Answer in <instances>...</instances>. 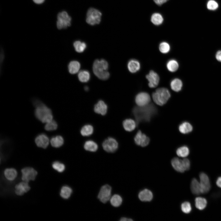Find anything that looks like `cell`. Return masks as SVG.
<instances>
[{"label": "cell", "instance_id": "1", "mask_svg": "<svg viewBox=\"0 0 221 221\" xmlns=\"http://www.w3.org/2000/svg\"><path fill=\"white\" fill-rule=\"evenodd\" d=\"M157 111L156 107L151 104L144 107H135L133 109L132 112L138 126L141 122L149 121Z\"/></svg>", "mask_w": 221, "mask_h": 221}, {"label": "cell", "instance_id": "2", "mask_svg": "<svg viewBox=\"0 0 221 221\" xmlns=\"http://www.w3.org/2000/svg\"><path fill=\"white\" fill-rule=\"evenodd\" d=\"M36 107L35 114L36 117L43 123H47L53 119L51 110L41 101L37 99L33 100Z\"/></svg>", "mask_w": 221, "mask_h": 221}, {"label": "cell", "instance_id": "3", "mask_svg": "<svg viewBox=\"0 0 221 221\" xmlns=\"http://www.w3.org/2000/svg\"><path fill=\"white\" fill-rule=\"evenodd\" d=\"M108 68V62L104 59L95 60L93 64V70L95 75L99 79L103 80L108 79L110 73L107 71Z\"/></svg>", "mask_w": 221, "mask_h": 221}, {"label": "cell", "instance_id": "4", "mask_svg": "<svg viewBox=\"0 0 221 221\" xmlns=\"http://www.w3.org/2000/svg\"><path fill=\"white\" fill-rule=\"evenodd\" d=\"M154 102L157 104L162 106L165 104L171 96L169 90L165 88H158L152 95Z\"/></svg>", "mask_w": 221, "mask_h": 221}, {"label": "cell", "instance_id": "5", "mask_svg": "<svg viewBox=\"0 0 221 221\" xmlns=\"http://www.w3.org/2000/svg\"><path fill=\"white\" fill-rule=\"evenodd\" d=\"M101 16L102 13L99 10L91 8L87 11L86 21L88 24L91 25L98 24L101 21Z\"/></svg>", "mask_w": 221, "mask_h": 221}, {"label": "cell", "instance_id": "6", "mask_svg": "<svg viewBox=\"0 0 221 221\" xmlns=\"http://www.w3.org/2000/svg\"><path fill=\"white\" fill-rule=\"evenodd\" d=\"M56 22L57 28L59 29H65L71 24V18L68 13L65 11L59 13L57 17Z\"/></svg>", "mask_w": 221, "mask_h": 221}, {"label": "cell", "instance_id": "7", "mask_svg": "<svg viewBox=\"0 0 221 221\" xmlns=\"http://www.w3.org/2000/svg\"><path fill=\"white\" fill-rule=\"evenodd\" d=\"M103 149L107 152L114 153L118 147V143L116 140L112 137H108L102 143Z\"/></svg>", "mask_w": 221, "mask_h": 221}, {"label": "cell", "instance_id": "8", "mask_svg": "<svg viewBox=\"0 0 221 221\" xmlns=\"http://www.w3.org/2000/svg\"><path fill=\"white\" fill-rule=\"evenodd\" d=\"M21 179L24 181L29 182L30 180H34L37 175V172L33 168L26 167L21 170Z\"/></svg>", "mask_w": 221, "mask_h": 221}, {"label": "cell", "instance_id": "9", "mask_svg": "<svg viewBox=\"0 0 221 221\" xmlns=\"http://www.w3.org/2000/svg\"><path fill=\"white\" fill-rule=\"evenodd\" d=\"M111 188L108 184L101 187L98 195V198L102 202L105 203L110 200L111 197Z\"/></svg>", "mask_w": 221, "mask_h": 221}, {"label": "cell", "instance_id": "10", "mask_svg": "<svg viewBox=\"0 0 221 221\" xmlns=\"http://www.w3.org/2000/svg\"><path fill=\"white\" fill-rule=\"evenodd\" d=\"M151 100L149 95L145 92L138 94L135 98L136 104L139 107H144L148 105Z\"/></svg>", "mask_w": 221, "mask_h": 221}, {"label": "cell", "instance_id": "11", "mask_svg": "<svg viewBox=\"0 0 221 221\" xmlns=\"http://www.w3.org/2000/svg\"><path fill=\"white\" fill-rule=\"evenodd\" d=\"M199 176L201 193H207L209 192L211 187L209 177L204 173H201Z\"/></svg>", "mask_w": 221, "mask_h": 221}, {"label": "cell", "instance_id": "12", "mask_svg": "<svg viewBox=\"0 0 221 221\" xmlns=\"http://www.w3.org/2000/svg\"><path fill=\"white\" fill-rule=\"evenodd\" d=\"M134 141L137 145L145 147L149 143L150 139L145 134L142 133L141 130H139L135 136Z\"/></svg>", "mask_w": 221, "mask_h": 221}, {"label": "cell", "instance_id": "13", "mask_svg": "<svg viewBox=\"0 0 221 221\" xmlns=\"http://www.w3.org/2000/svg\"><path fill=\"white\" fill-rule=\"evenodd\" d=\"M146 78L149 81L148 85L150 88L156 87L159 83L160 78L158 74L154 71H150Z\"/></svg>", "mask_w": 221, "mask_h": 221}, {"label": "cell", "instance_id": "14", "mask_svg": "<svg viewBox=\"0 0 221 221\" xmlns=\"http://www.w3.org/2000/svg\"><path fill=\"white\" fill-rule=\"evenodd\" d=\"M35 142L37 146L44 149L46 148L48 146L49 139L48 136L44 134L37 135L35 139Z\"/></svg>", "mask_w": 221, "mask_h": 221}, {"label": "cell", "instance_id": "15", "mask_svg": "<svg viewBox=\"0 0 221 221\" xmlns=\"http://www.w3.org/2000/svg\"><path fill=\"white\" fill-rule=\"evenodd\" d=\"M28 182L23 181L17 184L15 186V193L18 196H22L30 189Z\"/></svg>", "mask_w": 221, "mask_h": 221}, {"label": "cell", "instance_id": "16", "mask_svg": "<svg viewBox=\"0 0 221 221\" xmlns=\"http://www.w3.org/2000/svg\"><path fill=\"white\" fill-rule=\"evenodd\" d=\"M107 104L102 100H99L95 105L94 110L95 113L102 115H105L107 111Z\"/></svg>", "mask_w": 221, "mask_h": 221}, {"label": "cell", "instance_id": "17", "mask_svg": "<svg viewBox=\"0 0 221 221\" xmlns=\"http://www.w3.org/2000/svg\"><path fill=\"white\" fill-rule=\"evenodd\" d=\"M138 196L140 200L142 201H150L153 199V194L150 190L145 189L139 192Z\"/></svg>", "mask_w": 221, "mask_h": 221}, {"label": "cell", "instance_id": "18", "mask_svg": "<svg viewBox=\"0 0 221 221\" xmlns=\"http://www.w3.org/2000/svg\"><path fill=\"white\" fill-rule=\"evenodd\" d=\"M171 163L173 168L176 171L182 173L185 171L182 160L177 157H174L172 160Z\"/></svg>", "mask_w": 221, "mask_h": 221}, {"label": "cell", "instance_id": "19", "mask_svg": "<svg viewBox=\"0 0 221 221\" xmlns=\"http://www.w3.org/2000/svg\"><path fill=\"white\" fill-rule=\"evenodd\" d=\"M123 126L124 129L127 131L130 132L134 130L137 124L133 120L128 118L124 120L122 122Z\"/></svg>", "mask_w": 221, "mask_h": 221}, {"label": "cell", "instance_id": "20", "mask_svg": "<svg viewBox=\"0 0 221 221\" xmlns=\"http://www.w3.org/2000/svg\"><path fill=\"white\" fill-rule=\"evenodd\" d=\"M4 175L6 178L9 181H13L17 177V170L13 168H7L4 171Z\"/></svg>", "mask_w": 221, "mask_h": 221}, {"label": "cell", "instance_id": "21", "mask_svg": "<svg viewBox=\"0 0 221 221\" xmlns=\"http://www.w3.org/2000/svg\"><path fill=\"white\" fill-rule=\"evenodd\" d=\"M178 128L180 132L184 134H188L193 130L192 125L187 122H184L181 123L179 125Z\"/></svg>", "mask_w": 221, "mask_h": 221}, {"label": "cell", "instance_id": "22", "mask_svg": "<svg viewBox=\"0 0 221 221\" xmlns=\"http://www.w3.org/2000/svg\"><path fill=\"white\" fill-rule=\"evenodd\" d=\"M191 189L194 194L199 195L201 193L200 182L195 178H193L191 181Z\"/></svg>", "mask_w": 221, "mask_h": 221}, {"label": "cell", "instance_id": "23", "mask_svg": "<svg viewBox=\"0 0 221 221\" xmlns=\"http://www.w3.org/2000/svg\"><path fill=\"white\" fill-rule=\"evenodd\" d=\"M127 67L129 71L132 73H135L140 69L139 62L135 60H131L128 62Z\"/></svg>", "mask_w": 221, "mask_h": 221}, {"label": "cell", "instance_id": "24", "mask_svg": "<svg viewBox=\"0 0 221 221\" xmlns=\"http://www.w3.org/2000/svg\"><path fill=\"white\" fill-rule=\"evenodd\" d=\"M80 67V64L78 61L73 60L71 61L68 64V69L69 72L72 74L77 73Z\"/></svg>", "mask_w": 221, "mask_h": 221}, {"label": "cell", "instance_id": "25", "mask_svg": "<svg viewBox=\"0 0 221 221\" xmlns=\"http://www.w3.org/2000/svg\"><path fill=\"white\" fill-rule=\"evenodd\" d=\"M50 142L52 147L58 148L64 144V139L61 136L57 135L52 137L50 140Z\"/></svg>", "mask_w": 221, "mask_h": 221}, {"label": "cell", "instance_id": "26", "mask_svg": "<svg viewBox=\"0 0 221 221\" xmlns=\"http://www.w3.org/2000/svg\"><path fill=\"white\" fill-rule=\"evenodd\" d=\"M97 144L94 141L89 140L86 141L84 144V148L87 151L94 152L98 149Z\"/></svg>", "mask_w": 221, "mask_h": 221}, {"label": "cell", "instance_id": "27", "mask_svg": "<svg viewBox=\"0 0 221 221\" xmlns=\"http://www.w3.org/2000/svg\"><path fill=\"white\" fill-rule=\"evenodd\" d=\"M182 86V81L179 79L176 78L173 79L171 82L170 87L171 89L176 92L180 91Z\"/></svg>", "mask_w": 221, "mask_h": 221}, {"label": "cell", "instance_id": "28", "mask_svg": "<svg viewBox=\"0 0 221 221\" xmlns=\"http://www.w3.org/2000/svg\"><path fill=\"white\" fill-rule=\"evenodd\" d=\"M93 131V126L90 124H86L82 127L80 133L83 136H88L91 135Z\"/></svg>", "mask_w": 221, "mask_h": 221}, {"label": "cell", "instance_id": "29", "mask_svg": "<svg viewBox=\"0 0 221 221\" xmlns=\"http://www.w3.org/2000/svg\"><path fill=\"white\" fill-rule=\"evenodd\" d=\"M207 204V201L205 199L201 197H197L195 200V205L196 207L201 210L204 209Z\"/></svg>", "mask_w": 221, "mask_h": 221}, {"label": "cell", "instance_id": "30", "mask_svg": "<svg viewBox=\"0 0 221 221\" xmlns=\"http://www.w3.org/2000/svg\"><path fill=\"white\" fill-rule=\"evenodd\" d=\"M72 192V188L68 186H64L60 189V195L64 199H68L71 196Z\"/></svg>", "mask_w": 221, "mask_h": 221}, {"label": "cell", "instance_id": "31", "mask_svg": "<svg viewBox=\"0 0 221 221\" xmlns=\"http://www.w3.org/2000/svg\"><path fill=\"white\" fill-rule=\"evenodd\" d=\"M79 80L81 82L85 83L88 82L90 78V75L89 72L86 70L80 71L78 75Z\"/></svg>", "mask_w": 221, "mask_h": 221}, {"label": "cell", "instance_id": "32", "mask_svg": "<svg viewBox=\"0 0 221 221\" xmlns=\"http://www.w3.org/2000/svg\"><path fill=\"white\" fill-rule=\"evenodd\" d=\"M151 22L155 25L161 24L163 21V18L162 15L159 13L153 14L151 17Z\"/></svg>", "mask_w": 221, "mask_h": 221}, {"label": "cell", "instance_id": "33", "mask_svg": "<svg viewBox=\"0 0 221 221\" xmlns=\"http://www.w3.org/2000/svg\"><path fill=\"white\" fill-rule=\"evenodd\" d=\"M176 152L179 157H185L189 155V149L187 146L184 145L178 148L176 150Z\"/></svg>", "mask_w": 221, "mask_h": 221}, {"label": "cell", "instance_id": "34", "mask_svg": "<svg viewBox=\"0 0 221 221\" xmlns=\"http://www.w3.org/2000/svg\"><path fill=\"white\" fill-rule=\"evenodd\" d=\"M110 201L111 204L113 206L116 207L119 206L121 204L122 200L120 196L115 194L111 196Z\"/></svg>", "mask_w": 221, "mask_h": 221}, {"label": "cell", "instance_id": "35", "mask_svg": "<svg viewBox=\"0 0 221 221\" xmlns=\"http://www.w3.org/2000/svg\"><path fill=\"white\" fill-rule=\"evenodd\" d=\"M73 46L76 51L79 53L83 52L87 47L86 44L85 42L79 41L74 42Z\"/></svg>", "mask_w": 221, "mask_h": 221}, {"label": "cell", "instance_id": "36", "mask_svg": "<svg viewBox=\"0 0 221 221\" xmlns=\"http://www.w3.org/2000/svg\"><path fill=\"white\" fill-rule=\"evenodd\" d=\"M167 67L169 71L171 72H174L178 69L179 64L177 62L176 60H171L167 62Z\"/></svg>", "mask_w": 221, "mask_h": 221}, {"label": "cell", "instance_id": "37", "mask_svg": "<svg viewBox=\"0 0 221 221\" xmlns=\"http://www.w3.org/2000/svg\"><path fill=\"white\" fill-rule=\"evenodd\" d=\"M57 126L56 122L52 119L46 123L45 126V129L47 131H51L56 130Z\"/></svg>", "mask_w": 221, "mask_h": 221}, {"label": "cell", "instance_id": "38", "mask_svg": "<svg viewBox=\"0 0 221 221\" xmlns=\"http://www.w3.org/2000/svg\"><path fill=\"white\" fill-rule=\"evenodd\" d=\"M52 166L55 170L60 173L63 172L65 169V166L62 163L58 161L54 162Z\"/></svg>", "mask_w": 221, "mask_h": 221}, {"label": "cell", "instance_id": "39", "mask_svg": "<svg viewBox=\"0 0 221 221\" xmlns=\"http://www.w3.org/2000/svg\"><path fill=\"white\" fill-rule=\"evenodd\" d=\"M159 49L161 53L164 54L167 53L170 51V46L168 43L163 42L159 45Z\"/></svg>", "mask_w": 221, "mask_h": 221}, {"label": "cell", "instance_id": "40", "mask_svg": "<svg viewBox=\"0 0 221 221\" xmlns=\"http://www.w3.org/2000/svg\"><path fill=\"white\" fill-rule=\"evenodd\" d=\"M182 211L185 214H188L191 211L192 207L190 203L187 201L182 203L181 205Z\"/></svg>", "mask_w": 221, "mask_h": 221}, {"label": "cell", "instance_id": "41", "mask_svg": "<svg viewBox=\"0 0 221 221\" xmlns=\"http://www.w3.org/2000/svg\"><path fill=\"white\" fill-rule=\"evenodd\" d=\"M219 7L218 3L214 0H209L207 4V8L211 10H216Z\"/></svg>", "mask_w": 221, "mask_h": 221}, {"label": "cell", "instance_id": "42", "mask_svg": "<svg viewBox=\"0 0 221 221\" xmlns=\"http://www.w3.org/2000/svg\"><path fill=\"white\" fill-rule=\"evenodd\" d=\"M182 161L185 171L189 170L190 166V163L189 160L188 158H185L182 160Z\"/></svg>", "mask_w": 221, "mask_h": 221}, {"label": "cell", "instance_id": "43", "mask_svg": "<svg viewBox=\"0 0 221 221\" xmlns=\"http://www.w3.org/2000/svg\"><path fill=\"white\" fill-rule=\"evenodd\" d=\"M216 58L218 60L221 62V50L217 52Z\"/></svg>", "mask_w": 221, "mask_h": 221}, {"label": "cell", "instance_id": "44", "mask_svg": "<svg viewBox=\"0 0 221 221\" xmlns=\"http://www.w3.org/2000/svg\"><path fill=\"white\" fill-rule=\"evenodd\" d=\"M157 5L160 6L165 3L164 0H153Z\"/></svg>", "mask_w": 221, "mask_h": 221}, {"label": "cell", "instance_id": "45", "mask_svg": "<svg viewBox=\"0 0 221 221\" xmlns=\"http://www.w3.org/2000/svg\"><path fill=\"white\" fill-rule=\"evenodd\" d=\"M216 184L218 187L221 188V176L218 178L216 181Z\"/></svg>", "mask_w": 221, "mask_h": 221}, {"label": "cell", "instance_id": "46", "mask_svg": "<svg viewBox=\"0 0 221 221\" xmlns=\"http://www.w3.org/2000/svg\"><path fill=\"white\" fill-rule=\"evenodd\" d=\"M121 221H131L133 220L130 218H127L126 217H122L121 218L120 220Z\"/></svg>", "mask_w": 221, "mask_h": 221}, {"label": "cell", "instance_id": "47", "mask_svg": "<svg viewBox=\"0 0 221 221\" xmlns=\"http://www.w3.org/2000/svg\"><path fill=\"white\" fill-rule=\"evenodd\" d=\"M33 2L37 4H40L42 3L45 0H33Z\"/></svg>", "mask_w": 221, "mask_h": 221}, {"label": "cell", "instance_id": "48", "mask_svg": "<svg viewBox=\"0 0 221 221\" xmlns=\"http://www.w3.org/2000/svg\"><path fill=\"white\" fill-rule=\"evenodd\" d=\"M85 89L86 91H88V88L87 87H85Z\"/></svg>", "mask_w": 221, "mask_h": 221}, {"label": "cell", "instance_id": "49", "mask_svg": "<svg viewBox=\"0 0 221 221\" xmlns=\"http://www.w3.org/2000/svg\"><path fill=\"white\" fill-rule=\"evenodd\" d=\"M164 0V1L165 2H166L169 0Z\"/></svg>", "mask_w": 221, "mask_h": 221}]
</instances>
